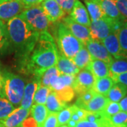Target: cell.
I'll return each mask as SVG.
<instances>
[{
	"label": "cell",
	"instance_id": "2",
	"mask_svg": "<svg viewBox=\"0 0 127 127\" xmlns=\"http://www.w3.org/2000/svg\"><path fill=\"white\" fill-rule=\"evenodd\" d=\"M9 45H12L18 54L26 57L33 50L40 33L32 29L19 15L6 22Z\"/></svg>",
	"mask_w": 127,
	"mask_h": 127
},
{
	"label": "cell",
	"instance_id": "8",
	"mask_svg": "<svg viewBox=\"0 0 127 127\" xmlns=\"http://www.w3.org/2000/svg\"><path fill=\"white\" fill-rule=\"evenodd\" d=\"M84 46L89 52L92 59L101 60L108 64L109 65L113 62L114 58L105 48L102 41L91 39L87 42Z\"/></svg>",
	"mask_w": 127,
	"mask_h": 127
},
{
	"label": "cell",
	"instance_id": "16",
	"mask_svg": "<svg viewBox=\"0 0 127 127\" xmlns=\"http://www.w3.org/2000/svg\"><path fill=\"white\" fill-rule=\"evenodd\" d=\"M39 85L38 80L35 78L26 85L20 107L26 109H31L33 104V97Z\"/></svg>",
	"mask_w": 127,
	"mask_h": 127
},
{
	"label": "cell",
	"instance_id": "48",
	"mask_svg": "<svg viewBox=\"0 0 127 127\" xmlns=\"http://www.w3.org/2000/svg\"></svg>",
	"mask_w": 127,
	"mask_h": 127
},
{
	"label": "cell",
	"instance_id": "47",
	"mask_svg": "<svg viewBox=\"0 0 127 127\" xmlns=\"http://www.w3.org/2000/svg\"><path fill=\"white\" fill-rule=\"evenodd\" d=\"M23 127V124H21V125H20V126H19V127Z\"/></svg>",
	"mask_w": 127,
	"mask_h": 127
},
{
	"label": "cell",
	"instance_id": "3",
	"mask_svg": "<svg viewBox=\"0 0 127 127\" xmlns=\"http://www.w3.org/2000/svg\"><path fill=\"white\" fill-rule=\"evenodd\" d=\"M55 37L59 52L66 58L71 59L83 47V44L73 35L63 23H58Z\"/></svg>",
	"mask_w": 127,
	"mask_h": 127
},
{
	"label": "cell",
	"instance_id": "10",
	"mask_svg": "<svg viewBox=\"0 0 127 127\" xmlns=\"http://www.w3.org/2000/svg\"><path fill=\"white\" fill-rule=\"evenodd\" d=\"M25 7L20 0H10L0 4V20L7 21L24 11Z\"/></svg>",
	"mask_w": 127,
	"mask_h": 127
},
{
	"label": "cell",
	"instance_id": "23",
	"mask_svg": "<svg viewBox=\"0 0 127 127\" xmlns=\"http://www.w3.org/2000/svg\"><path fill=\"white\" fill-rule=\"evenodd\" d=\"M91 60L92 57L85 46H83L76 53V55L71 59V61L80 71L82 69L86 68Z\"/></svg>",
	"mask_w": 127,
	"mask_h": 127
},
{
	"label": "cell",
	"instance_id": "40",
	"mask_svg": "<svg viewBox=\"0 0 127 127\" xmlns=\"http://www.w3.org/2000/svg\"><path fill=\"white\" fill-rule=\"evenodd\" d=\"M120 14L127 19V0H114Z\"/></svg>",
	"mask_w": 127,
	"mask_h": 127
},
{
	"label": "cell",
	"instance_id": "4",
	"mask_svg": "<svg viewBox=\"0 0 127 127\" xmlns=\"http://www.w3.org/2000/svg\"><path fill=\"white\" fill-rule=\"evenodd\" d=\"M4 78V95L15 107L20 105L26 83L23 78L13 73H2Z\"/></svg>",
	"mask_w": 127,
	"mask_h": 127
},
{
	"label": "cell",
	"instance_id": "41",
	"mask_svg": "<svg viewBox=\"0 0 127 127\" xmlns=\"http://www.w3.org/2000/svg\"><path fill=\"white\" fill-rule=\"evenodd\" d=\"M114 83H119L127 87V71L117 76H110Z\"/></svg>",
	"mask_w": 127,
	"mask_h": 127
},
{
	"label": "cell",
	"instance_id": "45",
	"mask_svg": "<svg viewBox=\"0 0 127 127\" xmlns=\"http://www.w3.org/2000/svg\"><path fill=\"white\" fill-rule=\"evenodd\" d=\"M10 1V0H0V4L3 3V2H5V1Z\"/></svg>",
	"mask_w": 127,
	"mask_h": 127
},
{
	"label": "cell",
	"instance_id": "30",
	"mask_svg": "<svg viewBox=\"0 0 127 127\" xmlns=\"http://www.w3.org/2000/svg\"><path fill=\"white\" fill-rule=\"evenodd\" d=\"M59 74H60V72L57 68L56 65L52 67H50L48 69H47L46 71H45L38 78L39 83L42 86L49 87L50 86V79L52 77H54L55 76L59 75Z\"/></svg>",
	"mask_w": 127,
	"mask_h": 127
},
{
	"label": "cell",
	"instance_id": "28",
	"mask_svg": "<svg viewBox=\"0 0 127 127\" xmlns=\"http://www.w3.org/2000/svg\"><path fill=\"white\" fill-rule=\"evenodd\" d=\"M76 108V105L74 104L71 106H67L57 113V122L59 127L66 125L71 117L73 111Z\"/></svg>",
	"mask_w": 127,
	"mask_h": 127
},
{
	"label": "cell",
	"instance_id": "24",
	"mask_svg": "<svg viewBox=\"0 0 127 127\" xmlns=\"http://www.w3.org/2000/svg\"><path fill=\"white\" fill-rule=\"evenodd\" d=\"M31 115L35 121L37 127H39L49 114V112L45 104H33L31 108Z\"/></svg>",
	"mask_w": 127,
	"mask_h": 127
},
{
	"label": "cell",
	"instance_id": "43",
	"mask_svg": "<svg viewBox=\"0 0 127 127\" xmlns=\"http://www.w3.org/2000/svg\"><path fill=\"white\" fill-rule=\"evenodd\" d=\"M119 103L121 107V110L127 113V95L126 97H124Z\"/></svg>",
	"mask_w": 127,
	"mask_h": 127
},
{
	"label": "cell",
	"instance_id": "12",
	"mask_svg": "<svg viewBox=\"0 0 127 127\" xmlns=\"http://www.w3.org/2000/svg\"><path fill=\"white\" fill-rule=\"evenodd\" d=\"M40 6L50 23L59 21L65 16V13L55 0H44Z\"/></svg>",
	"mask_w": 127,
	"mask_h": 127
},
{
	"label": "cell",
	"instance_id": "15",
	"mask_svg": "<svg viewBox=\"0 0 127 127\" xmlns=\"http://www.w3.org/2000/svg\"><path fill=\"white\" fill-rule=\"evenodd\" d=\"M56 66L61 74L76 76L80 71L71 59L66 58L59 51H57V60Z\"/></svg>",
	"mask_w": 127,
	"mask_h": 127
},
{
	"label": "cell",
	"instance_id": "9",
	"mask_svg": "<svg viewBox=\"0 0 127 127\" xmlns=\"http://www.w3.org/2000/svg\"><path fill=\"white\" fill-rule=\"evenodd\" d=\"M62 20L64 26L78 40L81 42L83 45L87 42L91 40V31L89 28L76 23L70 16H64Z\"/></svg>",
	"mask_w": 127,
	"mask_h": 127
},
{
	"label": "cell",
	"instance_id": "11",
	"mask_svg": "<svg viewBox=\"0 0 127 127\" xmlns=\"http://www.w3.org/2000/svg\"><path fill=\"white\" fill-rule=\"evenodd\" d=\"M117 31H118L111 33L102 41V42L113 58L116 59H127V55L123 51L119 44Z\"/></svg>",
	"mask_w": 127,
	"mask_h": 127
},
{
	"label": "cell",
	"instance_id": "29",
	"mask_svg": "<svg viewBox=\"0 0 127 127\" xmlns=\"http://www.w3.org/2000/svg\"><path fill=\"white\" fill-rule=\"evenodd\" d=\"M16 107L4 96H0V121L6 119Z\"/></svg>",
	"mask_w": 127,
	"mask_h": 127
},
{
	"label": "cell",
	"instance_id": "17",
	"mask_svg": "<svg viewBox=\"0 0 127 127\" xmlns=\"http://www.w3.org/2000/svg\"><path fill=\"white\" fill-rule=\"evenodd\" d=\"M86 68L93 73L95 79L109 76V65L101 60L92 59Z\"/></svg>",
	"mask_w": 127,
	"mask_h": 127
},
{
	"label": "cell",
	"instance_id": "31",
	"mask_svg": "<svg viewBox=\"0 0 127 127\" xmlns=\"http://www.w3.org/2000/svg\"><path fill=\"white\" fill-rule=\"evenodd\" d=\"M108 119L111 127H127V113L120 111L117 114Z\"/></svg>",
	"mask_w": 127,
	"mask_h": 127
},
{
	"label": "cell",
	"instance_id": "14",
	"mask_svg": "<svg viewBox=\"0 0 127 127\" xmlns=\"http://www.w3.org/2000/svg\"><path fill=\"white\" fill-rule=\"evenodd\" d=\"M70 17L74 21L88 27L91 23V18L86 6L79 0H77L73 6V9L70 13Z\"/></svg>",
	"mask_w": 127,
	"mask_h": 127
},
{
	"label": "cell",
	"instance_id": "20",
	"mask_svg": "<svg viewBox=\"0 0 127 127\" xmlns=\"http://www.w3.org/2000/svg\"><path fill=\"white\" fill-rule=\"evenodd\" d=\"M86 5V9L88 12L91 21H97L103 18L105 16L100 0H83Z\"/></svg>",
	"mask_w": 127,
	"mask_h": 127
},
{
	"label": "cell",
	"instance_id": "35",
	"mask_svg": "<svg viewBox=\"0 0 127 127\" xmlns=\"http://www.w3.org/2000/svg\"><path fill=\"white\" fill-rule=\"evenodd\" d=\"M95 94V93L93 91V89H91V90H88V91L83 93L80 95H77V100H76L75 104L78 107L83 109L85 105L93 97Z\"/></svg>",
	"mask_w": 127,
	"mask_h": 127
},
{
	"label": "cell",
	"instance_id": "18",
	"mask_svg": "<svg viewBox=\"0 0 127 127\" xmlns=\"http://www.w3.org/2000/svg\"><path fill=\"white\" fill-rule=\"evenodd\" d=\"M100 1L106 16L121 22L126 20L120 14L114 0H100Z\"/></svg>",
	"mask_w": 127,
	"mask_h": 127
},
{
	"label": "cell",
	"instance_id": "6",
	"mask_svg": "<svg viewBox=\"0 0 127 127\" xmlns=\"http://www.w3.org/2000/svg\"><path fill=\"white\" fill-rule=\"evenodd\" d=\"M124 21H117L107 16L91 21L89 26L91 39L102 41L111 33L118 31Z\"/></svg>",
	"mask_w": 127,
	"mask_h": 127
},
{
	"label": "cell",
	"instance_id": "42",
	"mask_svg": "<svg viewBox=\"0 0 127 127\" xmlns=\"http://www.w3.org/2000/svg\"><path fill=\"white\" fill-rule=\"evenodd\" d=\"M43 1L44 0H20V1L24 6L25 9H28V8L37 6V5H40Z\"/></svg>",
	"mask_w": 127,
	"mask_h": 127
},
{
	"label": "cell",
	"instance_id": "39",
	"mask_svg": "<svg viewBox=\"0 0 127 127\" xmlns=\"http://www.w3.org/2000/svg\"><path fill=\"white\" fill-rule=\"evenodd\" d=\"M62 8L65 14H70L73 6L77 0H55Z\"/></svg>",
	"mask_w": 127,
	"mask_h": 127
},
{
	"label": "cell",
	"instance_id": "34",
	"mask_svg": "<svg viewBox=\"0 0 127 127\" xmlns=\"http://www.w3.org/2000/svg\"><path fill=\"white\" fill-rule=\"evenodd\" d=\"M56 94L59 99L66 104L71 102L76 96V93L71 86H66L62 90L56 93Z\"/></svg>",
	"mask_w": 127,
	"mask_h": 127
},
{
	"label": "cell",
	"instance_id": "25",
	"mask_svg": "<svg viewBox=\"0 0 127 127\" xmlns=\"http://www.w3.org/2000/svg\"><path fill=\"white\" fill-rule=\"evenodd\" d=\"M127 95V87L122 83H114L106 97L109 101L119 102Z\"/></svg>",
	"mask_w": 127,
	"mask_h": 127
},
{
	"label": "cell",
	"instance_id": "1",
	"mask_svg": "<svg viewBox=\"0 0 127 127\" xmlns=\"http://www.w3.org/2000/svg\"><path fill=\"white\" fill-rule=\"evenodd\" d=\"M23 59V68L38 80L42 73L57 63V47L54 37L48 31L40 32L33 50Z\"/></svg>",
	"mask_w": 127,
	"mask_h": 127
},
{
	"label": "cell",
	"instance_id": "7",
	"mask_svg": "<svg viewBox=\"0 0 127 127\" xmlns=\"http://www.w3.org/2000/svg\"><path fill=\"white\" fill-rule=\"evenodd\" d=\"M95 80L93 73L88 68L81 70L77 75H76L73 83L72 88L76 95H80L92 89Z\"/></svg>",
	"mask_w": 127,
	"mask_h": 127
},
{
	"label": "cell",
	"instance_id": "37",
	"mask_svg": "<svg viewBox=\"0 0 127 127\" xmlns=\"http://www.w3.org/2000/svg\"><path fill=\"white\" fill-rule=\"evenodd\" d=\"M111 127L108 119H105L100 122H88L86 120L80 121L76 124L75 127Z\"/></svg>",
	"mask_w": 127,
	"mask_h": 127
},
{
	"label": "cell",
	"instance_id": "33",
	"mask_svg": "<svg viewBox=\"0 0 127 127\" xmlns=\"http://www.w3.org/2000/svg\"><path fill=\"white\" fill-rule=\"evenodd\" d=\"M9 45L6 22L0 20V53L7 50Z\"/></svg>",
	"mask_w": 127,
	"mask_h": 127
},
{
	"label": "cell",
	"instance_id": "38",
	"mask_svg": "<svg viewBox=\"0 0 127 127\" xmlns=\"http://www.w3.org/2000/svg\"><path fill=\"white\" fill-rule=\"evenodd\" d=\"M39 127H59L57 113H49L44 122Z\"/></svg>",
	"mask_w": 127,
	"mask_h": 127
},
{
	"label": "cell",
	"instance_id": "22",
	"mask_svg": "<svg viewBox=\"0 0 127 127\" xmlns=\"http://www.w3.org/2000/svg\"><path fill=\"white\" fill-rule=\"evenodd\" d=\"M114 83V82L110 76L100 78L95 80V83L92 89L97 94L107 96Z\"/></svg>",
	"mask_w": 127,
	"mask_h": 127
},
{
	"label": "cell",
	"instance_id": "13",
	"mask_svg": "<svg viewBox=\"0 0 127 127\" xmlns=\"http://www.w3.org/2000/svg\"><path fill=\"white\" fill-rule=\"evenodd\" d=\"M30 114V109H24L21 107H16L6 118L0 121V124L4 127H18L29 117Z\"/></svg>",
	"mask_w": 127,
	"mask_h": 127
},
{
	"label": "cell",
	"instance_id": "36",
	"mask_svg": "<svg viewBox=\"0 0 127 127\" xmlns=\"http://www.w3.org/2000/svg\"><path fill=\"white\" fill-rule=\"evenodd\" d=\"M120 111L122 110H121V107L119 102L109 101L108 103L105 106L103 111L102 112V113L104 115V117L109 118L114 116V114L119 112Z\"/></svg>",
	"mask_w": 127,
	"mask_h": 127
},
{
	"label": "cell",
	"instance_id": "26",
	"mask_svg": "<svg viewBox=\"0 0 127 127\" xmlns=\"http://www.w3.org/2000/svg\"><path fill=\"white\" fill-rule=\"evenodd\" d=\"M127 71V59H116L109 64V76H114Z\"/></svg>",
	"mask_w": 127,
	"mask_h": 127
},
{
	"label": "cell",
	"instance_id": "27",
	"mask_svg": "<svg viewBox=\"0 0 127 127\" xmlns=\"http://www.w3.org/2000/svg\"><path fill=\"white\" fill-rule=\"evenodd\" d=\"M50 92L51 90L49 87L42 86L39 83L33 97V104H45L47 96L49 95Z\"/></svg>",
	"mask_w": 127,
	"mask_h": 127
},
{
	"label": "cell",
	"instance_id": "19",
	"mask_svg": "<svg viewBox=\"0 0 127 127\" xmlns=\"http://www.w3.org/2000/svg\"><path fill=\"white\" fill-rule=\"evenodd\" d=\"M109 101L106 96L95 93L93 97L85 105L83 109L91 112H102Z\"/></svg>",
	"mask_w": 127,
	"mask_h": 127
},
{
	"label": "cell",
	"instance_id": "5",
	"mask_svg": "<svg viewBox=\"0 0 127 127\" xmlns=\"http://www.w3.org/2000/svg\"><path fill=\"white\" fill-rule=\"evenodd\" d=\"M19 16L39 33L47 31L50 26V22L40 5L25 9L19 14Z\"/></svg>",
	"mask_w": 127,
	"mask_h": 127
},
{
	"label": "cell",
	"instance_id": "32",
	"mask_svg": "<svg viewBox=\"0 0 127 127\" xmlns=\"http://www.w3.org/2000/svg\"><path fill=\"white\" fill-rule=\"evenodd\" d=\"M119 44L123 51L127 55V19H126L117 31Z\"/></svg>",
	"mask_w": 127,
	"mask_h": 127
},
{
	"label": "cell",
	"instance_id": "46",
	"mask_svg": "<svg viewBox=\"0 0 127 127\" xmlns=\"http://www.w3.org/2000/svg\"><path fill=\"white\" fill-rule=\"evenodd\" d=\"M0 127H4L1 124H0Z\"/></svg>",
	"mask_w": 127,
	"mask_h": 127
},
{
	"label": "cell",
	"instance_id": "44",
	"mask_svg": "<svg viewBox=\"0 0 127 127\" xmlns=\"http://www.w3.org/2000/svg\"><path fill=\"white\" fill-rule=\"evenodd\" d=\"M0 96H4V78L2 72L0 71Z\"/></svg>",
	"mask_w": 127,
	"mask_h": 127
},
{
	"label": "cell",
	"instance_id": "21",
	"mask_svg": "<svg viewBox=\"0 0 127 127\" xmlns=\"http://www.w3.org/2000/svg\"><path fill=\"white\" fill-rule=\"evenodd\" d=\"M49 113H58L64 108L67 107V104L64 103L58 97L57 95L54 91L50 93L45 104Z\"/></svg>",
	"mask_w": 127,
	"mask_h": 127
}]
</instances>
